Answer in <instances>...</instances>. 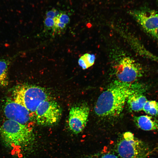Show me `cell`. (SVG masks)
<instances>
[{"instance_id":"cell-1","label":"cell","mask_w":158,"mask_h":158,"mask_svg":"<svg viewBox=\"0 0 158 158\" xmlns=\"http://www.w3.org/2000/svg\"><path fill=\"white\" fill-rule=\"evenodd\" d=\"M137 85L117 80L111 83L96 101L94 107L96 114L102 118L118 116L122 111L128 97Z\"/></svg>"},{"instance_id":"cell-2","label":"cell","mask_w":158,"mask_h":158,"mask_svg":"<svg viewBox=\"0 0 158 158\" xmlns=\"http://www.w3.org/2000/svg\"><path fill=\"white\" fill-rule=\"evenodd\" d=\"M0 133L5 142L12 146H27L35 138L32 129L29 126L8 119L3 124Z\"/></svg>"},{"instance_id":"cell-3","label":"cell","mask_w":158,"mask_h":158,"mask_svg":"<svg viewBox=\"0 0 158 158\" xmlns=\"http://www.w3.org/2000/svg\"><path fill=\"white\" fill-rule=\"evenodd\" d=\"M13 95L14 101L24 106L34 116L40 104L50 98L46 90L35 85L18 86L15 89Z\"/></svg>"},{"instance_id":"cell-4","label":"cell","mask_w":158,"mask_h":158,"mask_svg":"<svg viewBox=\"0 0 158 158\" xmlns=\"http://www.w3.org/2000/svg\"><path fill=\"white\" fill-rule=\"evenodd\" d=\"M117 149L121 158H145L149 150L145 142L129 132L123 134L118 144Z\"/></svg>"},{"instance_id":"cell-5","label":"cell","mask_w":158,"mask_h":158,"mask_svg":"<svg viewBox=\"0 0 158 158\" xmlns=\"http://www.w3.org/2000/svg\"><path fill=\"white\" fill-rule=\"evenodd\" d=\"M62 114L61 107L55 101L50 98L41 103L34 114L37 124L44 126L56 125L60 120Z\"/></svg>"},{"instance_id":"cell-6","label":"cell","mask_w":158,"mask_h":158,"mask_svg":"<svg viewBox=\"0 0 158 158\" xmlns=\"http://www.w3.org/2000/svg\"><path fill=\"white\" fill-rule=\"evenodd\" d=\"M117 80L122 82L132 83L142 76L141 65L129 56L122 58L116 66L115 71Z\"/></svg>"},{"instance_id":"cell-7","label":"cell","mask_w":158,"mask_h":158,"mask_svg":"<svg viewBox=\"0 0 158 158\" xmlns=\"http://www.w3.org/2000/svg\"><path fill=\"white\" fill-rule=\"evenodd\" d=\"M128 13L147 33L158 40V13L156 11L134 9Z\"/></svg>"},{"instance_id":"cell-8","label":"cell","mask_w":158,"mask_h":158,"mask_svg":"<svg viewBox=\"0 0 158 158\" xmlns=\"http://www.w3.org/2000/svg\"><path fill=\"white\" fill-rule=\"evenodd\" d=\"M90 112L89 107L85 104L75 105L70 110L68 125L75 134L81 132L86 126Z\"/></svg>"},{"instance_id":"cell-9","label":"cell","mask_w":158,"mask_h":158,"mask_svg":"<svg viewBox=\"0 0 158 158\" xmlns=\"http://www.w3.org/2000/svg\"><path fill=\"white\" fill-rule=\"evenodd\" d=\"M4 111L8 119L28 126L34 118V115L26 107L14 100L7 102Z\"/></svg>"},{"instance_id":"cell-10","label":"cell","mask_w":158,"mask_h":158,"mask_svg":"<svg viewBox=\"0 0 158 158\" xmlns=\"http://www.w3.org/2000/svg\"><path fill=\"white\" fill-rule=\"evenodd\" d=\"M145 88L141 85H137L128 97L127 102L129 109L134 111L142 110L143 106L147 100L143 93Z\"/></svg>"},{"instance_id":"cell-11","label":"cell","mask_w":158,"mask_h":158,"mask_svg":"<svg viewBox=\"0 0 158 158\" xmlns=\"http://www.w3.org/2000/svg\"><path fill=\"white\" fill-rule=\"evenodd\" d=\"M134 121L136 126L142 130L150 131L158 130V120L147 115L135 116Z\"/></svg>"},{"instance_id":"cell-12","label":"cell","mask_w":158,"mask_h":158,"mask_svg":"<svg viewBox=\"0 0 158 158\" xmlns=\"http://www.w3.org/2000/svg\"><path fill=\"white\" fill-rule=\"evenodd\" d=\"M12 59V58H0V87L8 84V69Z\"/></svg>"},{"instance_id":"cell-13","label":"cell","mask_w":158,"mask_h":158,"mask_svg":"<svg viewBox=\"0 0 158 158\" xmlns=\"http://www.w3.org/2000/svg\"><path fill=\"white\" fill-rule=\"evenodd\" d=\"M96 57L93 54L86 53L82 56L79 59V65L83 69L88 68L95 63Z\"/></svg>"},{"instance_id":"cell-14","label":"cell","mask_w":158,"mask_h":158,"mask_svg":"<svg viewBox=\"0 0 158 158\" xmlns=\"http://www.w3.org/2000/svg\"><path fill=\"white\" fill-rule=\"evenodd\" d=\"M142 110L151 116L158 115V102L154 100H147L144 104Z\"/></svg>"},{"instance_id":"cell-15","label":"cell","mask_w":158,"mask_h":158,"mask_svg":"<svg viewBox=\"0 0 158 158\" xmlns=\"http://www.w3.org/2000/svg\"><path fill=\"white\" fill-rule=\"evenodd\" d=\"M59 21L66 25L69 23L70 19L68 16L65 13L61 12L59 16L57 18Z\"/></svg>"},{"instance_id":"cell-16","label":"cell","mask_w":158,"mask_h":158,"mask_svg":"<svg viewBox=\"0 0 158 158\" xmlns=\"http://www.w3.org/2000/svg\"><path fill=\"white\" fill-rule=\"evenodd\" d=\"M55 25L53 29L55 31H60L64 29L66 27V25L60 22L57 18L54 19Z\"/></svg>"},{"instance_id":"cell-17","label":"cell","mask_w":158,"mask_h":158,"mask_svg":"<svg viewBox=\"0 0 158 158\" xmlns=\"http://www.w3.org/2000/svg\"><path fill=\"white\" fill-rule=\"evenodd\" d=\"M44 26L48 29H53L55 25L54 19L46 17L44 20Z\"/></svg>"},{"instance_id":"cell-18","label":"cell","mask_w":158,"mask_h":158,"mask_svg":"<svg viewBox=\"0 0 158 158\" xmlns=\"http://www.w3.org/2000/svg\"><path fill=\"white\" fill-rule=\"evenodd\" d=\"M46 17L50 18L53 19L55 18V13L54 9L46 12Z\"/></svg>"},{"instance_id":"cell-19","label":"cell","mask_w":158,"mask_h":158,"mask_svg":"<svg viewBox=\"0 0 158 158\" xmlns=\"http://www.w3.org/2000/svg\"><path fill=\"white\" fill-rule=\"evenodd\" d=\"M100 158H118L115 155L111 154H107L102 156Z\"/></svg>"},{"instance_id":"cell-20","label":"cell","mask_w":158,"mask_h":158,"mask_svg":"<svg viewBox=\"0 0 158 158\" xmlns=\"http://www.w3.org/2000/svg\"><path fill=\"white\" fill-rule=\"evenodd\" d=\"M157 1L158 2V0H157Z\"/></svg>"},{"instance_id":"cell-21","label":"cell","mask_w":158,"mask_h":158,"mask_svg":"<svg viewBox=\"0 0 158 158\" xmlns=\"http://www.w3.org/2000/svg\"><path fill=\"white\" fill-rule=\"evenodd\" d=\"M157 32H158V29Z\"/></svg>"},{"instance_id":"cell-22","label":"cell","mask_w":158,"mask_h":158,"mask_svg":"<svg viewBox=\"0 0 158 158\" xmlns=\"http://www.w3.org/2000/svg\"></svg>"}]
</instances>
